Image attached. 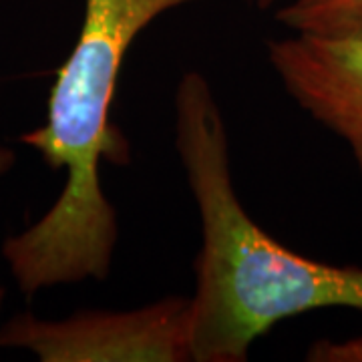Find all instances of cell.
Segmentation results:
<instances>
[{"instance_id": "obj_1", "label": "cell", "mask_w": 362, "mask_h": 362, "mask_svg": "<svg viewBox=\"0 0 362 362\" xmlns=\"http://www.w3.org/2000/svg\"><path fill=\"white\" fill-rule=\"evenodd\" d=\"M175 147L202 220L189 300L194 362L247 361L254 340L304 312H362V268L296 254L247 216L233 189L220 105L195 71L175 90Z\"/></svg>"}, {"instance_id": "obj_2", "label": "cell", "mask_w": 362, "mask_h": 362, "mask_svg": "<svg viewBox=\"0 0 362 362\" xmlns=\"http://www.w3.org/2000/svg\"><path fill=\"white\" fill-rule=\"evenodd\" d=\"M195 0H85L78 39L59 69L47 121L21 135L66 180L51 209L2 244V258L26 298L61 284L105 280L115 256V207L99 165L129 161V145L111 123L117 78L131 42L157 16Z\"/></svg>"}, {"instance_id": "obj_3", "label": "cell", "mask_w": 362, "mask_h": 362, "mask_svg": "<svg viewBox=\"0 0 362 362\" xmlns=\"http://www.w3.org/2000/svg\"><path fill=\"white\" fill-rule=\"evenodd\" d=\"M0 349L42 362H183L192 358L189 300L169 296L135 310H83L63 320L25 312L0 328Z\"/></svg>"}, {"instance_id": "obj_4", "label": "cell", "mask_w": 362, "mask_h": 362, "mask_svg": "<svg viewBox=\"0 0 362 362\" xmlns=\"http://www.w3.org/2000/svg\"><path fill=\"white\" fill-rule=\"evenodd\" d=\"M268 54L290 97L349 145L362 173V39L296 33L270 42Z\"/></svg>"}, {"instance_id": "obj_5", "label": "cell", "mask_w": 362, "mask_h": 362, "mask_svg": "<svg viewBox=\"0 0 362 362\" xmlns=\"http://www.w3.org/2000/svg\"><path fill=\"white\" fill-rule=\"evenodd\" d=\"M276 18L298 35L362 39V0H294Z\"/></svg>"}, {"instance_id": "obj_6", "label": "cell", "mask_w": 362, "mask_h": 362, "mask_svg": "<svg viewBox=\"0 0 362 362\" xmlns=\"http://www.w3.org/2000/svg\"><path fill=\"white\" fill-rule=\"evenodd\" d=\"M306 361L312 362H362V337L346 340H318L314 342Z\"/></svg>"}, {"instance_id": "obj_7", "label": "cell", "mask_w": 362, "mask_h": 362, "mask_svg": "<svg viewBox=\"0 0 362 362\" xmlns=\"http://www.w3.org/2000/svg\"><path fill=\"white\" fill-rule=\"evenodd\" d=\"M14 163H16V153H14L11 147H6V145L0 143V177L6 175L14 168Z\"/></svg>"}, {"instance_id": "obj_8", "label": "cell", "mask_w": 362, "mask_h": 362, "mask_svg": "<svg viewBox=\"0 0 362 362\" xmlns=\"http://www.w3.org/2000/svg\"><path fill=\"white\" fill-rule=\"evenodd\" d=\"M252 2H256V4H259V6H268L272 0H252Z\"/></svg>"}]
</instances>
